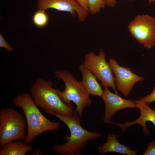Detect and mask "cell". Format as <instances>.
Segmentation results:
<instances>
[{
  "mask_svg": "<svg viewBox=\"0 0 155 155\" xmlns=\"http://www.w3.org/2000/svg\"><path fill=\"white\" fill-rule=\"evenodd\" d=\"M108 63L115 74V81L117 90L125 97L130 94L135 84L144 78L133 72L129 67L122 66L114 59H109Z\"/></svg>",
  "mask_w": 155,
  "mask_h": 155,
  "instance_id": "8",
  "label": "cell"
},
{
  "mask_svg": "<svg viewBox=\"0 0 155 155\" xmlns=\"http://www.w3.org/2000/svg\"><path fill=\"white\" fill-rule=\"evenodd\" d=\"M33 149L32 145L21 140H17L15 142L11 141L4 145L1 148L0 155H25Z\"/></svg>",
  "mask_w": 155,
  "mask_h": 155,
  "instance_id": "14",
  "label": "cell"
},
{
  "mask_svg": "<svg viewBox=\"0 0 155 155\" xmlns=\"http://www.w3.org/2000/svg\"><path fill=\"white\" fill-rule=\"evenodd\" d=\"M0 47L4 48L9 51H12L13 48L5 40L1 34H0Z\"/></svg>",
  "mask_w": 155,
  "mask_h": 155,
  "instance_id": "19",
  "label": "cell"
},
{
  "mask_svg": "<svg viewBox=\"0 0 155 155\" xmlns=\"http://www.w3.org/2000/svg\"><path fill=\"white\" fill-rule=\"evenodd\" d=\"M55 77L64 82L65 88L61 91L59 90L58 94L65 104H71V101L76 105L75 111L80 117H82L84 110L89 106L92 101L81 82L78 81L70 72L61 69L56 70Z\"/></svg>",
  "mask_w": 155,
  "mask_h": 155,
  "instance_id": "4",
  "label": "cell"
},
{
  "mask_svg": "<svg viewBox=\"0 0 155 155\" xmlns=\"http://www.w3.org/2000/svg\"><path fill=\"white\" fill-rule=\"evenodd\" d=\"M64 123L69 128L70 135L65 138L67 141L62 145L54 144L53 151L55 153L61 155H81L80 150L85 147L88 141L101 137L102 134L97 131H90L83 128L81 125L80 117L74 112L69 116L63 115L50 112Z\"/></svg>",
  "mask_w": 155,
  "mask_h": 155,
  "instance_id": "1",
  "label": "cell"
},
{
  "mask_svg": "<svg viewBox=\"0 0 155 155\" xmlns=\"http://www.w3.org/2000/svg\"><path fill=\"white\" fill-rule=\"evenodd\" d=\"M32 155H43V154L40 149L39 148H38L33 151V152H32Z\"/></svg>",
  "mask_w": 155,
  "mask_h": 155,
  "instance_id": "22",
  "label": "cell"
},
{
  "mask_svg": "<svg viewBox=\"0 0 155 155\" xmlns=\"http://www.w3.org/2000/svg\"><path fill=\"white\" fill-rule=\"evenodd\" d=\"M137 108L140 110V115L137 119L134 121L129 122H126L123 124L117 123L111 121L109 123L115 125L121 129L122 133L119 135H122L127 128L135 124L141 125L143 127V131L146 136H149L150 132L148 129L146 122L148 121L152 122L155 126V111L151 108L149 105L141 102L138 100H135Z\"/></svg>",
  "mask_w": 155,
  "mask_h": 155,
  "instance_id": "11",
  "label": "cell"
},
{
  "mask_svg": "<svg viewBox=\"0 0 155 155\" xmlns=\"http://www.w3.org/2000/svg\"><path fill=\"white\" fill-rule=\"evenodd\" d=\"M106 6L111 8L115 7L117 3L116 0H104Z\"/></svg>",
  "mask_w": 155,
  "mask_h": 155,
  "instance_id": "21",
  "label": "cell"
},
{
  "mask_svg": "<svg viewBox=\"0 0 155 155\" xmlns=\"http://www.w3.org/2000/svg\"><path fill=\"white\" fill-rule=\"evenodd\" d=\"M84 64L90 70L105 87H111L115 93L119 95L117 89L113 70L105 59L104 51L100 49L98 55L91 52L84 56Z\"/></svg>",
  "mask_w": 155,
  "mask_h": 155,
  "instance_id": "6",
  "label": "cell"
},
{
  "mask_svg": "<svg viewBox=\"0 0 155 155\" xmlns=\"http://www.w3.org/2000/svg\"><path fill=\"white\" fill-rule=\"evenodd\" d=\"M16 106L20 107L24 114L28 132L24 142L29 143L40 134L47 131H54L60 128V123L52 122L41 113L34 103L30 94H18L13 100Z\"/></svg>",
  "mask_w": 155,
  "mask_h": 155,
  "instance_id": "2",
  "label": "cell"
},
{
  "mask_svg": "<svg viewBox=\"0 0 155 155\" xmlns=\"http://www.w3.org/2000/svg\"><path fill=\"white\" fill-rule=\"evenodd\" d=\"M129 0V1H133L134 0Z\"/></svg>",
  "mask_w": 155,
  "mask_h": 155,
  "instance_id": "24",
  "label": "cell"
},
{
  "mask_svg": "<svg viewBox=\"0 0 155 155\" xmlns=\"http://www.w3.org/2000/svg\"><path fill=\"white\" fill-rule=\"evenodd\" d=\"M154 46H155V45H154Z\"/></svg>",
  "mask_w": 155,
  "mask_h": 155,
  "instance_id": "25",
  "label": "cell"
},
{
  "mask_svg": "<svg viewBox=\"0 0 155 155\" xmlns=\"http://www.w3.org/2000/svg\"><path fill=\"white\" fill-rule=\"evenodd\" d=\"M78 68L82 75L81 82L88 93L89 95L101 97L104 94V90L97 81V78L96 75L84 64H80Z\"/></svg>",
  "mask_w": 155,
  "mask_h": 155,
  "instance_id": "12",
  "label": "cell"
},
{
  "mask_svg": "<svg viewBox=\"0 0 155 155\" xmlns=\"http://www.w3.org/2000/svg\"><path fill=\"white\" fill-rule=\"evenodd\" d=\"M128 30L131 35L147 49L155 44V19L148 14L138 15L129 24Z\"/></svg>",
  "mask_w": 155,
  "mask_h": 155,
  "instance_id": "7",
  "label": "cell"
},
{
  "mask_svg": "<svg viewBox=\"0 0 155 155\" xmlns=\"http://www.w3.org/2000/svg\"><path fill=\"white\" fill-rule=\"evenodd\" d=\"M76 0L78 2L83 8L88 11V0Z\"/></svg>",
  "mask_w": 155,
  "mask_h": 155,
  "instance_id": "20",
  "label": "cell"
},
{
  "mask_svg": "<svg viewBox=\"0 0 155 155\" xmlns=\"http://www.w3.org/2000/svg\"><path fill=\"white\" fill-rule=\"evenodd\" d=\"M88 11L92 15L99 13L106 6L104 0H88Z\"/></svg>",
  "mask_w": 155,
  "mask_h": 155,
  "instance_id": "16",
  "label": "cell"
},
{
  "mask_svg": "<svg viewBox=\"0 0 155 155\" xmlns=\"http://www.w3.org/2000/svg\"><path fill=\"white\" fill-rule=\"evenodd\" d=\"M53 82L42 78L37 79L32 86L30 94L37 107L47 113L50 112L63 115L73 114L74 107L64 103L59 96V90L53 87Z\"/></svg>",
  "mask_w": 155,
  "mask_h": 155,
  "instance_id": "3",
  "label": "cell"
},
{
  "mask_svg": "<svg viewBox=\"0 0 155 155\" xmlns=\"http://www.w3.org/2000/svg\"><path fill=\"white\" fill-rule=\"evenodd\" d=\"M144 155H155V141H152L148 144L147 149Z\"/></svg>",
  "mask_w": 155,
  "mask_h": 155,
  "instance_id": "18",
  "label": "cell"
},
{
  "mask_svg": "<svg viewBox=\"0 0 155 155\" xmlns=\"http://www.w3.org/2000/svg\"><path fill=\"white\" fill-rule=\"evenodd\" d=\"M26 123L23 116L13 109L7 108L0 111V146L16 140H25Z\"/></svg>",
  "mask_w": 155,
  "mask_h": 155,
  "instance_id": "5",
  "label": "cell"
},
{
  "mask_svg": "<svg viewBox=\"0 0 155 155\" xmlns=\"http://www.w3.org/2000/svg\"><path fill=\"white\" fill-rule=\"evenodd\" d=\"M148 3L150 4L155 2V0H148Z\"/></svg>",
  "mask_w": 155,
  "mask_h": 155,
  "instance_id": "23",
  "label": "cell"
},
{
  "mask_svg": "<svg viewBox=\"0 0 155 155\" xmlns=\"http://www.w3.org/2000/svg\"><path fill=\"white\" fill-rule=\"evenodd\" d=\"M115 134H109L107 141L98 147V151L100 154L115 152L123 154L136 155L137 150H131L129 147L120 144Z\"/></svg>",
  "mask_w": 155,
  "mask_h": 155,
  "instance_id": "13",
  "label": "cell"
},
{
  "mask_svg": "<svg viewBox=\"0 0 155 155\" xmlns=\"http://www.w3.org/2000/svg\"><path fill=\"white\" fill-rule=\"evenodd\" d=\"M138 100L149 105L150 103L155 102V85L152 92L147 96L141 97Z\"/></svg>",
  "mask_w": 155,
  "mask_h": 155,
  "instance_id": "17",
  "label": "cell"
},
{
  "mask_svg": "<svg viewBox=\"0 0 155 155\" xmlns=\"http://www.w3.org/2000/svg\"><path fill=\"white\" fill-rule=\"evenodd\" d=\"M49 17L45 11L38 10L34 13L32 17L34 24L39 28L45 26L47 24Z\"/></svg>",
  "mask_w": 155,
  "mask_h": 155,
  "instance_id": "15",
  "label": "cell"
},
{
  "mask_svg": "<svg viewBox=\"0 0 155 155\" xmlns=\"http://www.w3.org/2000/svg\"><path fill=\"white\" fill-rule=\"evenodd\" d=\"M104 94L101 97L105 105L104 122L108 123L110 119L118 111L125 108H137L135 101L126 99L119 95L114 94L105 87Z\"/></svg>",
  "mask_w": 155,
  "mask_h": 155,
  "instance_id": "10",
  "label": "cell"
},
{
  "mask_svg": "<svg viewBox=\"0 0 155 155\" xmlns=\"http://www.w3.org/2000/svg\"><path fill=\"white\" fill-rule=\"evenodd\" d=\"M37 5L38 10L45 11L51 8L68 12L73 17L77 16L81 22L85 21L89 13L76 0H37Z\"/></svg>",
  "mask_w": 155,
  "mask_h": 155,
  "instance_id": "9",
  "label": "cell"
}]
</instances>
